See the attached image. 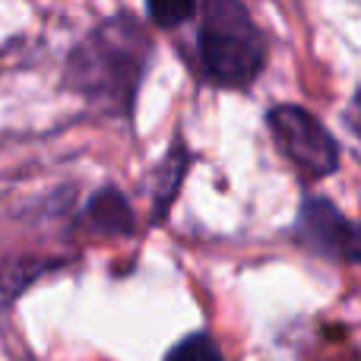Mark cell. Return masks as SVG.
<instances>
[{
    "label": "cell",
    "mask_w": 361,
    "mask_h": 361,
    "mask_svg": "<svg viewBox=\"0 0 361 361\" xmlns=\"http://www.w3.org/2000/svg\"><path fill=\"white\" fill-rule=\"evenodd\" d=\"M149 61V29L130 13H114L89 29L67 54L63 86L105 118L133 121Z\"/></svg>",
    "instance_id": "6da1fadb"
},
{
    "label": "cell",
    "mask_w": 361,
    "mask_h": 361,
    "mask_svg": "<svg viewBox=\"0 0 361 361\" xmlns=\"http://www.w3.org/2000/svg\"><path fill=\"white\" fill-rule=\"evenodd\" d=\"M200 73L216 89H247L267 67V35L244 0H200Z\"/></svg>",
    "instance_id": "7a4b0ae2"
},
{
    "label": "cell",
    "mask_w": 361,
    "mask_h": 361,
    "mask_svg": "<svg viewBox=\"0 0 361 361\" xmlns=\"http://www.w3.org/2000/svg\"><path fill=\"white\" fill-rule=\"evenodd\" d=\"M267 127L276 149L295 165L305 180H324L339 169V143L326 124L301 105H273Z\"/></svg>",
    "instance_id": "3957f363"
},
{
    "label": "cell",
    "mask_w": 361,
    "mask_h": 361,
    "mask_svg": "<svg viewBox=\"0 0 361 361\" xmlns=\"http://www.w3.org/2000/svg\"><path fill=\"white\" fill-rule=\"evenodd\" d=\"M352 219L333 203L330 197L320 193H307L301 200L298 212L292 222V241L305 247L307 254L324 257V260H339L343 254V241L349 231Z\"/></svg>",
    "instance_id": "277c9868"
},
{
    "label": "cell",
    "mask_w": 361,
    "mask_h": 361,
    "mask_svg": "<svg viewBox=\"0 0 361 361\" xmlns=\"http://www.w3.org/2000/svg\"><path fill=\"white\" fill-rule=\"evenodd\" d=\"M76 225L99 238H130L137 231V212L121 187L105 184L86 200Z\"/></svg>",
    "instance_id": "5b68a950"
},
{
    "label": "cell",
    "mask_w": 361,
    "mask_h": 361,
    "mask_svg": "<svg viewBox=\"0 0 361 361\" xmlns=\"http://www.w3.org/2000/svg\"><path fill=\"white\" fill-rule=\"evenodd\" d=\"M193 165V152L184 140H171L169 152L159 159V165L149 175V200H152V225H162L175 206L180 187L187 180V171Z\"/></svg>",
    "instance_id": "8992f818"
},
{
    "label": "cell",
    "mask_w": 361,
    "mask_h": 361,
    "mask_svg": "<svg viewBox=\"0 0 361 361\" xmlns=\"http://www.w3.org/2000/svg\"><path fill=\"white\" fill-rule=\"evenodd\" d=\"M67 263V257H13L0 263V311L10 307L23 292H29L42 276L54 273Z\"/></svg>",
    "instance_id": "52a82bcc"
},
{
    "label": "cell",
    "mask_w": 361,
    "mask_h": 361,
    "mask_svg": "<svg viewBox=\"0 0 361 361\" xmlns=\"http://www.w3.org/2000/svg\"><path fill=\"white\" fill-rule=\"evenodd\" d=\"M162 361H225V355L209 333L193 330V333H187V336H180L178 343L165 352Z\"/></svg>",
    "instance_id": "ba28073f"
},
{
    "label": "cell",
    "mask_w": 361,
    "mask_h": 361,
    "mask_svg": "<svg viewBox=\"0 0 361 361\" xmlns=\"http://www.w3.org/2000/svg\"><path fill=\"white\" fill-rule=\"evenodd\" d=\"M200 13V0H146V16L159 29H175Z\"/></svg>",
    "instance_id": "9c48e42d"
},
{
    "label": "cell",
    "mask_w": 361,
    "mask_h": 361,
    "mask_svg": "<svg viewBox=\"0 0 361 361\" xmlns=\"http://www.w3.org/2000/svg\"><path fill=\"white\" fill-rule=\"evenodd\" d=\"M339 260L361 267V222H355V219L349 222V231H345V241H343V254H339Z\"/></svg>",
    "instance_id": "30bf717a"
},
{
    "label": "cell",
    "mask_w": 361,
    "mask_h": 361,
    "mask_svg": "<svg viewBox=\"0 0 361 361\" xmlns=\"http://www.w3.org/2000/svg\"><path fill=\"white\" fill-rule=\"evenodd\" d=\"M343 118H345V127H349V130L355 133V137H358V143H361V92L352 95V102H349V105H345Z\"/></svg>",
    "instance_id": "8fae6325"
}]
</instances>
